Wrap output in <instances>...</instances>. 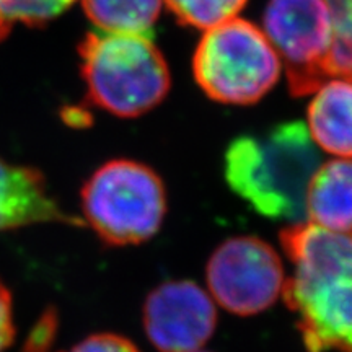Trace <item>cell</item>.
Masks as SVG:
<instances>
[{
  "instance_id": "1",
  "label": "cell",
  "mask_w": 352,
  "mask_h": 352,
  "mask_svg": "<svg viewBox=\"0 0 352 352\" xmlns=\"http://www.w3.org/2000/svg\"><path fill=\"white\" fill-rule=\"evenodd\" d=\"M294 264L283 297L307 352H352V233L298 222L280 232Z\"/></svg>"
},
{
  "instance_id": "2",
  "label": "cell",
  "mask_w": 352,
  "mask_h": 352,
  "mask_svg": "<svg viewBox=\"0 0 352 352\" xmlns=\"http://www.w3.org/2000/svg\"><path fill=\"white\" fill-rule=\"evenodd\" d=\"M320 148L303 122L290 121L228 145L223 175L236 196L264 217L305 222L310 183Z\"/></svg>"
},
{
  "instance_id": "3",
  "label": "cell",
  "mask_w": 352,
  "mask_h": 352,
  "mask_svg": "<svg viewBox=\"0 0 352 352\" xmlns=\"http://www.w3.org/2000/svg\"><path fill=\"white\" fill-rule=\"evenodd\" d=\"M91 103L120 118L151 111L170 90V72L151 36L96 32L80 44Z\"/></svg>"
},
{
  "instance_id": "4",
  "label": "cell",
  "mask_w": 352,
  "mask_h": 352,
  "mask_svg": "<svg viewBox=\"0 0 352 352\" xmlns=\"http://www.w3.org/2000/svg\"><path fill=\"white\" fill-rule=\"evenodd\" d=\"M192 70L209 98L226 104H252L270 94L283 64L261 28L233 19L206 30Z\"/></svg>"
},
{
  "instance_id": "5",
  "label": "cell",
  "mask_w": 352,
  "mask_h": 352,
  "mask_svg": "<svg viewBox=\"0 0 352 352\" xmlns=\"http://www.w3.org/2000/svg\"><path fill=\"white\" fill-rule=\"evenodd\" d=\"M88 226L107 245H138L152 239L166 212L165 188L148 166L111 160L91 175L82 189Z\"/></svg>"
},
{
  "instance_id": "6",
  "label": "cell",
  "mask_w": 352,
  "mask_h": 352,
  "mask_svg": "<svg viewBox=\"0 0 352 352\" xmlns=\"http://www.w3.org/2000/svg\"><path fill=\"white\" fill-rule=\"evenodd\" d=\"M261 30L285 67L294 95L314 94L329 78L333 23L324 0H270Z\"/></svg>"
},
{
  "instance_id": "7",
  "label": "cell",
  "mask_w": 352,
  "mask_h": 352,
  "mask_svg": "<svg viewBox=\"0 0 352 352\" xmlns=\"http://www.w3.org/2000/svg\"><path fill=\"white\" fill-rule=\"evenodd\" d=\"M285 283L280 258L256 236L223 241L208 263L210 297L235 315H256L270 308Z\"/></svg>"
},
{
  "instance_id": "8",
  "label": "cell",
  "mask_w": 352,
  "mask_h": 352,
  "mask_svg": "<svg viewBox=\"0 0 352 352\" xmlns=\"http://www.w3.org/2000/svg\"><path fill=\"white\" fill-rule=\"evenodd\" d=\"M217 311L212 297L189 280L162 284L144 305V328L160 352H196L212 336Z\"/></svg>"
},
{
  "instance_id": "9",
  "label": "cell",
  "mask_w": 352,
  "mask_h": 352,
  "mask_svg": "<svg viewBox=\"0 0 352 352\" xmlns=\"http://www.w3.org/2000/svg\"><path fill=\"white\" fill-rule=\"evenodd\" d=\"M50 222L83 226L64 214L38 170L7 164L0 157V232Z\"/></svg>"
},
{
  "instance_id": "10",
  "label": "cell",
  "mask_w": 352,
  "mask_h": 352,
  "mask_svg": "<svg viewBox=\"0 0 352 352\" xmlns=\"http://www.w3.org/2000/svg\"><path fill=\"white\" fill-rule=\"evenodd\" d=\"M307 129L320 151L352 158V80L329 77L314 91Z\"/></svg>"
},
{
  "instance_id": "11",
  "label": "cell",
  "mask_w": 352,
  "mask_h": 352,
  "mask_svg": "<svg viewBox=\"0 0 352 352\" xmlns=\"http://www.w3.org/2000/svg\"><path fill=\"white\" fill-rule=\"evenodd\" d=\"M307 220L327 230L352 233V158L320 165L308 189Z\"/></svg>"
},
{
  "instance_id": "12",
  "label": "cell",
  "mask_w": 352,
  "mask_h": 352,
  "mask_svg": "<svg viewBox=\"0 0 352 352\" xmlns=\"http://www.w3.org/2000/svg\"><path fill=\"white\" fill-rule=\"evenodd\" d=\"M82 3L100 32L148 36L165 0H82Z\"/></svg>"
},
{
  "instance_id": "13",
  "label": "cell",
  "mask_w": 352,
  "mask_h": 352,
  "mask_svg": "<svg viewBox=\"0 0 352 352\" xmlns=\"http://www.w3.org/2000/svg\"><path fill=\"white\" fill-rule=\"evenodd\" d=\"M76 0H0V43L13 28L43 26L64 13Z\"/></svg>"
},
{
  "instance_id": "14",
  "label": "cell",
  "mask_w": 352,
  "mask_h": 352,
  "mask_svg": "<svg viewBox=\"0 0 352 352\" xmlns=\"http://www.w3.org/2000/svg\"><path fill=\"white\" fill-rule=\"evenodd\" d=\"M248 0H165L184 25L209 30L236 19Z\"/></svg>"
},
{
  "instance_id": "15",
  "label": "cell",
  "mask_w": 352,
  "mask_h": 352,
  "mask_svg": "<svg viewBox=\"0 0 352 352\" xmlns=\"http://www.w3.org/2000/svg\"><path fill=\"white\" fill-rule=\"evenodd\" d=\"M333 23L329 77L352 80V0H324Z\"/></svg>"
},
{
  "instance_id": "16",
  "label": "cell",
  "mask_w": 352,
  "mask_h": 352,
  "mask_svg": "<svg viewBox=\"0 0 352 352\" xmlns=\"http://www.w3.org/2000/svg\"><path fill=\"white\" fill-rule=\"evenodd\" d=\"M69 352H140L138 347L126 338L118 336L111 333L94 334L87 338L82 342H78L76 347H72Z\"/></svg>"
},
{
  "instance_id": "17",
  "label": "cell",
  "mask_w": 352,
  "mask_h": 352,
  "mask_svg": "<svg viewBox=\"0 0 352 352\" xmlns=\"http://www.w3.org/2000/svg\"><path fill=\"white\" fill-rule=\"evenodd\" d=\"M15 338V324H13L12 296L0 280V352H3L12 344Z\"/></svg>"
},
{
  "instance_id": "18",
  "label": "cell",
  "mask_w": 352,
  "mask_h": 352,
  "mask_svg": "<svg viewBox=\"0 0 352 352\" xmlns=\"http://www.w3.org/2000/svg\"><path fill=\"white\" fill-rule=\"evenodd\" d=\"M52 329H54V321H52V316L51 315L44 316V320L41 321V324H39L36 333L33 334L32 340H30V342H28V351L30 352L43 351V347H46L51 342Z\"/></svg>"
},
{
  "instance_id": "19",
  "label": "cell",
  "mask_w": 352,
  "mask_h": 352,
  "mask_svg": "<svg viewBox=\"0 0 352 352\" xmlns=\"http://www.w3.org/2000/svg\"><path fill=\"white\" fill-rule=\"evenodd\" d=\"M196 352H199V351H196Z\"/></svg>"
}]
</instances>
